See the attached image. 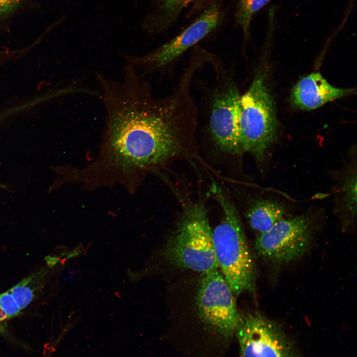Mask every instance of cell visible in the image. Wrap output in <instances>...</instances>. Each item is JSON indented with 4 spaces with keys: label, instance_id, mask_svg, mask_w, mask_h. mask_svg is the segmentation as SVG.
Listing matches in <instances>:
<instances>
[{
    "label": "cell",
    "instance_id": "obj_1",
    "mask_svg": "<svg viewBox=\"0 0 357 357\" xmlns=\"http://www.w3.org/2000/svg\"><path fill=\"white\" fill-rule=\"evenodd\" d=\"M105 113L101 147L94 161L78 170L88 187L120 184L133 190L147 172L187 155L194 143V112L180 95L157 97L134 73L99 85Z\"/></svg>",
    "mask_w": 357,
    "mask_h": 357
},
{
    "label": "cell",
    "instance_id": "obj_2",
    "mask_svg": "<svg viewBox=\"0 0 357 357\" xmlns=\"http://www.w3.org/2000/svg\"><path fill=\"white\" fill-rule=\"evenodd\" d=\"M211 191L223 211L212 230L214 250L221 273L235 296L254 290L255 267L238 211L226 193L213 185Z\"/></svg>",
    "mask_w": 357,
    "mask_h": 357
},
{
    "label": "cell",
    "instance_id": "obj_3",
    "mask_svg": "<svg viewBox=\"0 0 357 357\" xmlns=\"http://www.w3.org/2000/svg\"><path fill=\"white\" fill-rule=\"evenodd\" d=\"M267 71L259 67L246 92L240 94L238 135L242 154L248 153L258 163L265 160L277 137L278 123L273 98L267 84Z\"/></svg>",
    "mask_w": 357,
    "mask_h": 357
},
{
    "label": "cell",
    "instance_id": "obj_4",
    "mask_svg": "<svg viewBox=\"0 0 357 357\" xmlns=\"http://www.w3.org/2000/svg\"><path fill=\"white\" fill-rule=\"evenodd\" d=\"M165 255L178 268L202 274L218 269L212 230L203 202H190L184 206Z\"/></svg>",
    "mask_w": 357,
    "mask_h": 357
},
{
    "label": "cell",
    "instance_id": "obj_5",
    "mask_svg": "<svg viewBox=\"0 0 357 357\" xmlns=\"http://www.w3.org/2000/svg\"><path fill=\"white\" fill-rule=\"evenodd\" d=\"M209 65L215 73L210 92L208 129L215 145L222 152L241 155L238 135V107L240 94L233 74L213 56Z\"/></svg>",
    "mask_w": 357,
    "mask_h": 357
},
{
    "label": "cell",
    "instance_id": "obj_6",
    "mask_svg": "<svg viewBox=\"0 0 357 357\" xmlns=\"http://www.w3.org/2000/svg\"><path fill=\"white\" fill-rule=\"evenodd\" d=\"M220 18L218 4H212L179 34L158 47L142 55L120 56L124 64L132 66L144 77L167 72L188 50L217 27Z\"/></svg>",
    "mask_w": 357,
    "mask_h": 357
},
{
    "label": "cell",
    "instance_id": "obj_7",
    "mask_svg": "<svg viewBox=\"0 0 357 357\" xmlns=\"http://www.w3.org/2000/svg\"><path fill=\"white\" fill-rule=\"evenodd\" d=\"M312 241L309 219L304 215L283 218L271 229L256 237L254 248L258 255L275 263H287L302 256Z\"/></svg>",
    "mask_w": 357,
    "mask_h": 357
},
{
    "label": "cell",
    "instance_id": "obj_8",
    "mask_svg": "<svg viewBox=\"0 0 357 357\" xmlns=\"http://www.w3.org/2000/svg\"><path fill=\"white\" fill-rule=\"evenodd\" d=\"M235 296L218 269L202 274L196 298L199 314L206 323L227 337L236 331L241 318Z\"/></svg>",
    "mask_w": 357,
    "mask_h": 357
},
{
    "label": "cell",
    "instance_id": "obj_9",
    "mask_svg": "<svg viewBox=\"0 0 357 357\" xmlns=\"http://www.w3.org/2000/svg\"><path fill=\"white\" fill-rule=\"evenodd\" d=\"M236 332L241 357H297L281 327L259 312L241 317Z\"/></svg>",
    "mask_w": 357,
    "mask_h": 357
},
{
    "label": "cell",
    "instance_id": "obj_10",
    "mask_svg": "<svg viewBox=\"0 0 357 357\" xmlns=\"http://www.w3.org/2000/svg\"><path fill=\"white\" fill-rule=\"evenodd\" d=\"M353 88H340L331 85L319 72L301 78L293 88L291 101L295 107L310 111L336 99L352 94Z\"/></svg>",
    "mask_w": 357,
    "mask_h": 357
},
{
    "label": "cell",
    "instance_id": "obj_11",
    "mask_svg": "<svg viewBox=\"0 0 357 357\" xmlns=\"http://www.w3.org/2000/svg\"><path fill=\"white\" fill-rule=\"evenodd\" d=\"M285 209L271 199H260L253 202L246 212L251 228L258 234L266 232L284 218Z\"/></svg>",
    "mask_w": 357,
    "mask_h": 357
},
{
    "label": "cell",
    "instance_id": "obj_12",
    "mask_svg": "<svg viewBox=\"0 0 357 357\" xmlns=\"http://www.w3.org/2000/svg\"><path fill=\"white\" fill-rule=\"evenodd\" d=\"M47 272L44 268L32 274L8 290L21 310L36 298L44 285Z\"/></svg>",
    "mask_w": 357,
    "mask_h": 357
},
{
    "label": "cell",
    "instance_id": "obj_13",
    "mask_svg": "<svg viewBox=\"0 0 357 357\" xmlns=\"http://www.w3.org/2000/svg\"><path fill=\"white\" fill-rule=\"evenodd\" d=\"M271 0H240L236 14L238 24L241 28L245 38L249 35L250 23L254 14Z\"/></svg>",
    "mask_w": 357,
    "mask_h": 357
},
{
    "label": "cell",
    "instance_id": "obj_14",
    "mask_svg": "<svg viewBox=\"0 0 357 357\" xmlns=\"http://www.w3.org/2000/svg\"><path fill=\"white\" fill-rule=\"evenodd\" d=\"M342 190V210L353 217L355 215L357 204V174L352 171L345 179Z\"/></svg>",
    "mask_w": 357,
    "mask_h": 357
},
{
    "label": "cell",
    "instance_id": "obj_15",
    "mask_svg": "<svg viewBox=\"0 0 357 357\" xmlns=\"http://www.w3.org/2000/svg\"><path fill=\"white\" fill-rule=\"evenodd\" d=\"M195 0H159L160 9L166 18L178 15L185 7Z\"/></svg>",
    "mask_w": 357,
    "mask_h": 357
},
{
    "label": "cell",
    "instance_id": "obj_16",
    "mask_svg": "<svg viewBox=\"0 0 357 357\" xmlns=\"http://www.w3.org/2000/svg\"><path fill=\"white\" fill-rule=\"evenodd\" d=\"M0 306L8 319L17 316L21 310L8 291L0 294Z\"/></svg>",
    "mask_w": 357,
    "mask_h": 357
},
{
    "label": "cell",
    "instance_id": "obj_17",
    "mask_svg": "<svg viewBox=\"0 0 357 357\" xmlns=\"http://www.w3.org/2000/svg\"><path fill=\"white\" fill-rule=\"evenodd\" d=\"M22 0H0V19L9 16L18 9Z\"/></svg>",
    "mask_w": 357,
    "mask_h": 357
},
{
    "label": "cell",
    "instance_id": "obj_18",
    "mask_svg": "<svg viewBox=\"0 0 357 357\" xmlns=\"http://www.w3.org/2000/svg\"><path fill=\"white\" fill-rule=\"evenodd\" d=\"M7 319H8V318L6 314L0 306V323Z\"/></svg>",
    "mask_w": 357,
    "mask_h": 357
},
{
    "label": "cell",
    "instance_id": "obj_19",
    "mask_svg": "<svg viewBox=\"0 0 357 357\" xmlns=\"http://www.w3.org/2000/svg\"><path fill=\"white\" fill-rule=\"evenodd\" d=\"M0 187H2V188H5L6 187H5L4 185H3V184H0Z\"/></svg>",
    "mask_w": 357,
    "mask_h": 357
}]
</instances>
